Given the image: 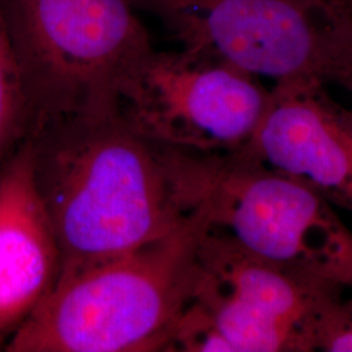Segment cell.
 Instances as JSON below:
<instances>
[{
    "instance_id": "12",
    "label": "cell",
    "mask_w": 352,
    "mask_h": 352,
    "mask_svg": "<svg viewBox=\"0 0 352 352\" xmlns=\"http://www.w3.org/2000/svg\"><path fill=\"white\" fill-rule=\"evenodd\" d=\"M333 16V72L331 81L352 90V16L331 0Z\"/></svg>"
},
{
    "instance_id": "2",
    "label": "cell",
    "mask_w": 352,
    "mask_h": 352,
    "mask_svg": "<svg viewBox=\"0 0 352 352\" xmlns=\"http://www.w3.org/2000/svg\"><path fill=\"white\" fill-rule=\"evenodd\" d=\"M212 227L206 197L164 238L60 274L4 351H167L192 300L199 252Z\"/></svg>"
},
{
    "instance_id": "14",
    "label": "cell",
    "mask_w": 352,
    "mask_h": 352,
    "mask_svg": "<svg viewBox=\"0 0 352 352\" xmlns=\"http://www.w3.org/2000/svg\"><path fill=\"white\" fill-rule=\"evenodd\" d=\"M346 111V110H344ZM346 116H347V119H349V122H350V124L352 126V111H346Z\"/></svg>"
},
{
    "instance_id": "1",
    "label": "cell",
    "mask_w": 352,
    "mask_h": 352,
    "mask_svg": "<svg viewBox=\"0 0 352 352\" xmlns=\"http://www.w3.org/2000/svg\"><path fill=\"white\" fill-rule=\"evenodd\" d=\"M28 136L60 274L164 238L206 197L209 154L158 145L116 113L55 122Z\"/></svg>"
},
{
    "instance_id": "5",
    "label": "cell",
    "mask_w": 352,
    "mask_h": 352,
    "mask_svg": "<svg viewBox=\"0 0 352 352\" xmlns=\"http://www.w3.org/2000/svg\"><path fill=\"white\" fill-rule=\"evenodd\" d=\"M182 50L277 84L322 85L333 68L330 0H131Z\"/></svg>"
},
{
    "instance_id": "3",
    "label": "cell",
    "mask_w": 352,
    "mask_h": 352,
    "mask_svg": "<svg viewBox=\"0 0 352 352\" xmlns=\"http://www.w3.org/2000/svg\"><path fill=\"white\" fill-rule=\"evenodd\" d=\"M24 82L28 133L115 113L126 74L153 49L131 0H0Z\"/></svg>"
},
{
    "instance_id": "10",
    "label": "cell",
    "mask_w": 352,
    "mask_h": 352,
    "mask_svg": "<svg viewBox=\"0 0 352 352\" xmlns=\"http://www.w3.org/2000/svg\"><path fill=\"white\" fill-rule=\"evenodd\" d=\"M29 113L20 65L0 3V161L28 133Z\"/></svg>"
},
{
    "instance_id": "4",
    "label": "cell",
    "mask_w": 352,
    "mask_h": 352,
    "mask_svg": "<svg viewBox=\"0 0 352 352\" xmlns=\"http://www.w3.org/2000/svg\"><path fill=\"white\" fill-rule=\"evenodd\" d=\"M208 200L213 227L247 251L352 289V230L317 189L236 151L215 155Z\"/></svg>"
},
{
    "instance_id": "6",
    "label": "cell",
    "mask_w": 352,
    "mask_h": 352,
    "mask_svg": "<svg viewBox=\"0 0 352 352\" xmlns=\"http://www.w3.org/2000/svg\"><path fill=\"white\" fill-rule=\"evenodd\" d=\"M269 103L270 91L253 76L186 51L153 47L124 77L115 113L158 145L226 154L250 141Z\"/></svg>"
},
{
    "instance_id": "11",
    "label": "cell",
    "mask_w": 352,
    "mask_h": 352,
    "mask_svg": "<svg viewBox=\"0 0 352 352\" xmlns=\"http://www.w3.org/2000/svg\"><path fill=\"white\" fill-rule=\"evenodd\" d=\"M312 349L352 352V296L333 299L317 315L312 329Z\"/></svg>"
},
{
    "instance_id": "13",
    "label": "cell",
    "mask_w": 352,
    "mask_h": 352,
    "mask_svg": "<svg viewBox=\"0 0 352 352\" xmlns=\"http://www.w3.org/2000/svg\"><path fill=\"white\" fill-rule=\"evenodd\" d=\"M333 1L352 16V0H333Z\"/></svg>"
},
{
    "instance_id": "7",
    "label": "cell",
    "mask_w": 352,
    "mask_h": 352,
    "mask_svg": "<svg viewBox=\"0 0 352 352\" xmlns=\"http://www.w3.org/2000/svg\"><path fill=\"white\" fill-rule=\"evenodd\" d=\"M343 292L273 264L212 227L199 252L192 302L212 317L232 352H308L316 317Z\"/></svg>"
},
{
    "instance_id": "9",
    "label": "cell",
    "mask_w": 352,
    "mask_h": 352,
    "mask_svg": "<svg viewBox=\"0 0 352 352\" xmlns=\"http://www.w3.org/2000/svg\"><path fill=\"white\" fill-rule=\"evenodd\" d=\"M62 253L38 189L29 136L0 161V349L54 289Z\"/></svg>"
},
{
    "instance_id": "8",
    "label": "cell",
    "mask_w": 352,
    "mask_h": 352,
    "mask_svg": "<svg viewBox=\"0 0 352 352\" xmlns=\"http://www.w3.org/2000/svg\"><path fill=\"white\" fill-rule=\"evenodd\" d=\"M239 151L352 212V126L346 111L322 96L321 85L277 84Z\"/></svg>"
}]
</instances>
